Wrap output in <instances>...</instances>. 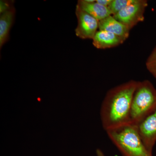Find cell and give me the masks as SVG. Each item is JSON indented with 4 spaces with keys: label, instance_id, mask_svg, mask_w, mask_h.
<instances>
[{
    "label": "cell",
    "instance_id": "7",
    "mask_svg": "<svg viewBox=\"0 0 156 156\" xmlns=\"http://www.w3.org/2000/svg\"><path fill=\"white\" fill-rule=\"evenodd\" d=\"M98 29L99 30L107 31L114 34L124 41L128 38L130 34L129 29L115 19L112 15L99 21Z\"/></svg>",
    "mask_w": 156,
    "mask_h": 156
},
{
    "label": "cell",
    "instance_id": "8",
    "mask_svg": "<svg viewBox=\"0 0 156 156\" xmlns=\"http://www.w3.org/2000/svg\"><path fill=\"white\" fill-rule=\"evenodd\" d=\"M92 40L94 47L98 49L115 48L125 42L114 34L101 30L98 31Z\"/></svg>",
    "mask_w": 156,
    "mask_h": 156
},
{
    "label": "cell",
    "instance_id": "1",
    "mask_svg": "<svg viewBox=\"0 0 156 156\" xmlns=\"http://www.w3.org/2000/svg\"><path fill=\"white\" fill-rule=\"evenodd\" d=\"M138 81L130 80L110 89L101 108V119L105 131L129 124L132 98Z\"/></svg>",
    "mask_w": 156,
    "mask_h": 156
},
{
    "label": "cell",
    "instance_id": "2",
    "mask_svg": "<svg viewBox=\"0 0 156 156\" xmlns=\"http://www.w3.org/2000/svg\"><path fill=\"white\" fill-rule=\"evenodd\" d=\"M106 132L123 156H152L143 142L136 125L128 124Z\"/></svg>",
    "mask_w": 156,
    "mask_h": 156
},
{
    "label": "cell",
    "instance_id": "14",
    "mask_svg": "<svg viewBox=\"0 0 156 156\" xmlns=\"http://www.w3.org/2000/svg\"><path fill=\"white\" fill-rule=\"evenodd\" d=\"M112 0H96V2L100 4L101 5L108 7L112 2Z\"/></svg>",
    "mask_w": 156,
    "mask_h": 156
},
{
    "label": "cell",
    "instance_id": "15",
    "mask_svg": "<svg viewBox=\"0 0 156 156\" xmlns=\"http://www.w3.org/2000/svg\"><path fill=\"white\" fill-rule=\"evenodd\" d=\"M87 3H92L96 1V0H85Z\"/></svg>",
    "mask_w": 156,
    "mask_h": 156
},
{
    "label": "cell",
    "instance_id": "13",
    "mask_svg": "<svg viewBox=\"0 0 156 156\" xmlns=\"http://www.w3.org/2000/svg\"><path fill=\"white\" fill-rule=\"evenodd\" d=\"M13 6L12 1H0V13L1 14L5 13L6 11L11 9Z\"/></svg>",
    "mask_w": 156,
    "mask_h": 156
},
{
    "label": "cell",
    "instance_id": "6",
    "mask_svg": "<svg viewBox=\"0 0 156 156\" xmlns=\"http://www.w3.org/2000/svg\"><path fill=\"white\" fill-rule=\"evenodd\" d=\"M136 126L144 145L152 153L156 142V108Z\"/></svg>",
    "mask_w": 156,
    "mask_h": 156
},
{
    "label": "cell",
    "instance_id": "5",
    "mask_svg": "<svg viewBox=\"0 0 156 156\" xmlns=\"http://www.w3.org/2000/svg\"><path fill=\"white\" fill-rule=\"evenodd\" d=\"M75 14L78 24L75 29L76 35L82 39H92L98 31L99 21L76 5Z\"/></svg>",
    "mask_w": 156,
    "mask_h": 156
},
{
    "label": "cell",
    "instance_id": "10",
    "mask_svg": "<svg viewBox=\"0 0 156 156\" xmlns=\"http://www.w3.org/2000/svg\"><path fill=\"white\" fill-rule=\"evenodd\" d=\"M15 9L14 7L0 16V47L3 45L9 39L10 30L15 18Z\"/></svg>",
    "mask_w": 156,
    "mask_h": 156
},
{
    "label": "cell",
    "instance_id": "4",
    "mask_svg": "<svg viewBox=\"0 0 156 156\" xmlns=\"http://www.w3.org/2000/svg\"><path fill=\"white\" fill-rule=\"evenodd\" d=\"M147 6L146 0H136L113 16L131 30L137 23L144 20V13Z\"/></svg>",
    "mask_w": 156,
    "mask_h": 156
},
{
    "label": "cell",
    "instance_id": "11",
    "mask_svg": "<svg viewBox=\"0 0 156 156\" xmlns=\"http://www.w3.org/2000/svg\"><path fill=\"white\" fill-rule=\"evenodd\" d=\"M136 0H112V2L108 6L112 15L114 16L120 11L133 4Z\"/></svg>",
    "mask_w": 156,
    "mask_h": 156
},
{
    "label": "cell",
    "instance_id": "12",
    "mask_svg": "<svg viewBox=\"0 0 156 156\" xmlns=\"http://www.w3.org/2000/svg\"><path fill=\"white\" fill-rule=\"evenodd\" d=\"M146 66L148 71L156 79V46L147 59Z\"/></svg>",
    "mask_w": 156,
    "mask_h": 156
},
{
    "label": "cell",
    "instance_id": "9",
    "mask_svg": "<svg viewBox=\"0 0 156 156\" xmlns=\"http://www.w3.org/2000/svg\"><path fill=\"white\" fill-rule=\"evenodd\" d=\"M77 5L99 21L112 15L108 7L101 5L96 1L94 2L87 3L85 0H79Z\"/></svg>",
    "mask_w": 156,
    "mask_h": 156
},
{
    "label": "cell",
    "instance_id": "3",
    "mask_svg": "<svg viewBox=\"0 0 156 156\" xmlns=\"http://www.w3.org/2000/svg\"><path fill=\"white\" fill-rule=\"evenodd\" d=\"M156 108V89L150 81H138L132 98L129 124L136 125Z\"/></svg>",
    "mask_w": 156,
    "mask_h": 156
}]
</instances>
